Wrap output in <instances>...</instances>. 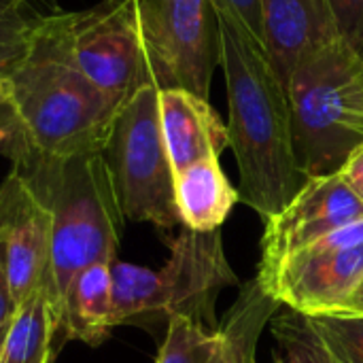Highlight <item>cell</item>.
<instances>
[{"mask_svg": "<svg viewBox=\"0 0 363 363\" xmlns=\"http://www.w3.org/2000/svg\"><path fill=\"white\" fill-rule=\"evenodd\" d=\"M338 363H363V315L330 313L308 317Z\"/></svg>", "mask_w": 363, "mask_h": 363, "instance_id": "cell-21", "label": "cell"}, {"mask_svg": "<svg viewBox=\"0 0 363 363\" xmlns=\"http://www.w3.org/2000/svg\"><path fill=\"white\" fill-rule=\"evenodd\" d=\"M334 19L338 40L359 60L363 55V0H325Z\"/></svg>", "mask_w": 363, "mask_h": 363, "instance_id": "cell-22", "label": "cell"}, {"mask_svg": "<svg viewBox=\"0 0 363 363\" xmlns=\"http://www.w3.org/2000/svg\"><path fill=\"white\" fill-rule=\"evenodd\" d=\"M264 45L283 83L311 51L338 40L325 0H262Z\"/></svg>", "mask_w": 363, "mask_h": 363, "instance_id": "cell-13", "label": "cell"}, {"mask_svg": "<svg viewBox=\"0 0 363 363\" xmlns=\"http://www.w3.org/2000/svg\"><path fill=\"white\" fill-rule=\"evenodd\" d=\"M215 9L228 11L234 19H238L251 36L264 45V17H262V0H211ZM266 47V45H264Z\"/></svg>", "mask_w": 363, "mask_h": 363, "instance_id": "cell-24", "label": "cell"}, {"mask_svg": "<svg viewBox=\"0 0 363 363\" xmlns=\"http://www.w3.org/2000/svg\"><path fill=\"white\" fill-rule=\"evenodd\" d=\"M363 283V219L285 259L262 285L279 304L306 317L340 311Z\"/></svg>", "mask_w": 363, "mask_h": 363, "instance_id": "cell-9", "label": "cell"}, {"mask_svg": "<svg viewBox=\"0 0 363 363\" xmlns=\"http://www.w3.org/2000/svg\"><path fill=\"white\" fill-rule=\"evenodd\" d=\"M51 215V281L62 311L74 277L117 259L123 211L104 153L45 155L32 145L13 162Z\"/></svg>", "mask_w": 363, "mask_h": 363, "instance_id": "cell-2", "label": "cell"}, {"mask_svg": "<svg viewBox=\"0 0 363 363\" xmlns=\"http://www.w3.org/2000/svg\"><path fill=\"white\" fill-rule=\"evenodd\" d=\"M143 38L160 89L208 98L219 66V28L211 0H140Z\"/></svg>", "mask_w": 363, "mask_h": 363, "instance_id": "cell-8", "label": "cell"}, {"mask_svg": "<svg viewBox=\"0 0 363 363\" xmlns=\"http://www.w3.org/2000/svg\"><path fill=\"white\" fill-rule=\"evenodd\" d=\"M4 100H9V83H6L4 77H0V104H2Z\"/></svg>", "mask_w": 363, "mask_h": 363, "instance_id": "cell-29", "label": "cell"}, {"mask_svg": "<svg viewBox=\"0 0 363 363\" xmlns=\"http://www.w3.org/2000/svg\"><path fill=\"white\" fill-rule=\"evenodd\" d=\"M359 219H363V202L342 172L308 179L296 198L266 221L255 281L264 285L285 259Z\"/></svg>", "mask_w": 363, "mask_h": 363, "instance_id": "cell-10", "label": "cell"}, {"mask_svg": "<svg viewBox=\"0 0 363 363\" xmlns=\"http://www.w3.org/2000/svg\"><path fill=\"white\" fill-rule=\"evenodd\" d=\"M30 57L70 66L121 102L155 83L143 38L140 0H102L83 11L38 15Z\"/></svg>", "mask_w": 363, "mask_h": 363, "instance_id": "cell-3", "label": "cell"}, {"mask_svg": "<svg viewBox=\"0 0 363 363\" xmlns=\"http://www.w3.org/2000/svg\"><path fill=\"white\" fill-rule=\"evenodd\" d=\"M113 328L111 264L100 262L81 270L70 283L62 304V338L100 347Z\"/></svg>", "mask_w": 363, "mask_h": 363, "instance_id": "cell-16", "label": "cell"}, {"mask_svg": "<svg viewBox=\"0 0 363 363\" xmlns=\"http://www.w3.org/2000/svg\"><path fill=\"white\" fill-rule=\"evenodd\" d=\"M270 332L277 342L274 363H338L311 319L302 313L287 311L277 315Z\"/></svg>", "mask_w": 363, "mask_h": 363, "instance_id": "cell-18", "label": "cell"}, {"mask_svg": "<svg viewBox=\"0 0 363 363\" xmlns=\"http://www.w3.org/2000/svg\"><path fill=\"white\" fill-rule=\"evenodd\" d=\"M340 172L363 202V143L351 153V157L347 160V164L342 166Z\"/></svg>", "mask_w": 363, "mask_h": 363, "instance_id": "cell-25", "label": "cell"}, {"mask_svg": "<svg viewBox=\"0 0 363 363\" xmlns=\"http://www.w3.org/2000/svg\"><path fill=\"white\" fill-rule=\"evenodd\" d=\"M21 0H0V77L9 79L32 49L36 17L23 13Z\"/></svg>", "mask_w": 363, "mask_h": 363, "instance_id": "cell-20", "label": "cell"}, {"mask_svg": "<svg viewBox=\"0 0 363 363\" xmlns=\"http://www.w3.org/2000/svg\"><path fill=\"white\" fill-rule=\"evenodd\" d=\"M236 202H240L238 189L221 170L219 160H202L174 174V204L185 230H221Z\"/></svg>", "mask_w": 363, "mask_h": 363, "instance_id": "cell-14", "label": "cell"}, {"mask_svg": "<svg viewBox=\"0 0 363 363\" xmlns=\"http://www.w3.org/2000/svg\"><path fill=\"white\" fill-rule=\"evenodd\" d=\"M355 100H357V108L363 113V72L357 81V89H355Z\"/></svg>", "mask_w": 363, "mask_h": 363, "instance_id": "cell-28", "label": "cell"}, {"mask_svg": "<svg viewBox=\"0 0 363 363\" xmlns=\"http://www.w3.org/2000/svg\"><path fill=\"white\" fill-rule=\"evenodd\" d=\"M6 83L30 145L45 155L104 153L125 104L74 68L40 57H28Z\"/></svg>", "mask_w": 363, "mask_h": 363, "instance_id": "cell-5", "label": "cell"}, {"mask_svg": "<svg viewBox=\"0 0 363 363\" xmlns=\"http://www.w3.org/2000/svg\"><path fill=\"white\" fill-rule=\"evenodd\" d=\"M0 264L17 306L51 281V215L11 170L0 185Z\"/></svg>", "mask_w": 363, "mask_h": 363, "instance_id": "cell-11", "label": "cell"}, {"mask_svg": "<svg viewBox=\"0 0 363 363\" xmlns=\"http://www.w3.org/2000/svg\"><path fill=\"white\" fill-rule=\"evenodd\" d=\"M21 2H28V0H21Z\"/></svg>", "mask_w": 363, "mask_h": 363, "instance_id": "cell-31", "label": "cell"}, {"mask_svg": "<svg viewBox=\"0 0 363 363\" xmlns=\"http://www.w3.org/2000/svg\"><path fill=\"white\" fill-rule=\"evenodd\" d=\"M28 147L30 140L17 111L9 100H4L0 104V155L15 162Z\"/></svg>", "mask_w": 363, "mask_h": 363, "instance_id": "cell-23", "label": "cell"}, {"mask_svg": "<svg viewBox=\"0 0 363 363\" xmlns=\"http://www.w3.org/2000/svg\"><path fill=\"white\" fill-rule=\"evenodd\" d=\"M11 323V321H9ZM9 323H4V325H0V353H2V345H4V340H6V332H9Z\"/></svg>", "mask_w": 363, "mask_h": 363, "instance_id": "cell-30", "label": "cell"}, {"mask_svg": "<svg viewBox=\"0 0 363 363\" xmlns=\"http://www.w3.org/2000/svg\"><path fill=\"white\" fill-rule=\"evenodd\" d=\"M219 347V330L174 315L168 319V332L155 363H208Z\"/></svg>", "mask_w": 363, "mask_h": 363, "instance_id": "cell-19", "label": "cell"}, {"mask_svg": "<svg viewBox=\"0 0 363 363\" xmlns=\"http://www.w3.org/2000/svg\"><path fill=\"white\" fill-rule=\"evenodd\" d=\"M17 311V302L11 294V285H9V279L4 274V268L0 264V325L9 323L13 319Z\"/></svg>", "mask_w": 363, "mask_h": 363, "instance_id": "cell-26", "label": "cell"}, {"mask_svg": "<svg viewBox=\"0 0 363 363\" xmlns=\"http://www.w3.org/2000/svg\"><path fill=\"white\" fill-rule=\"evenodd\" d=\"M104 157L125 219L170 232L181 225L174 204V170L160 125V87L143 85L121 106Z\"/></svg>", "mask_w": 363, "mask_h": 363, "instance_id": "cell-7", "label": "cell"}, {"mask_svg": "<svg viewBox=\"0 0 363 363\" xmlns=\"http://www.w3.org/2000/svg\"><path fill=\"white\" fill-rule=\"evenodd\" d=\"M362 64H363V55H362Z\"/></svg>", "mask_w": 363, "mask_h": 363, "instance_id": "cell-32", "label": "cell"}, {"mask_svg": "<svg viewBox=\"0 0 363 363\" xmlns=\"http://www.w3.org/2000/svg\"><path fill=\"white\" fill-rule=\"evenodd\" d=\"M238 285L223 251L221 230L181 234L160 270L115 259L111 264L113 323L121 325L145 315L189 317L217 330L215 304L225 287Z\"/></svg>", "mask_w": 363, "mask_h": 363, "instance_id": "cell-6", "label": "cell"}, {"mask_svg": "<svg viewBox=\"0 0 363 363\" xmlns=\"http://www.w3.org/2000/svg\"><path fill=\"white\" fill-rule=\"evenodd\" d=\"M160 125L174 174L202 160H219L230 147L228 125L202 98L183 87L160 89Z\"/></svg>", "mask_w": 363, "mask_h": 363, "instance_id": "cell-12", "label": "cell"}, {"mask_svg": "<svg viewBox=\"0 0 363 363\" xmlns=\"http://www.w3.org/2000/svg\"><path fill=\"white\" fill-rule=\"evenodd\" d=\"M336 313H357V315H363V283L359 285V289L353 294V298Z\"/></svg>", "mask_w": 363, "mask_h": 363, "instance_id": "cell-27", "label": "cell"}, {"mask_svg": "<svg viewBox=\"0 0 363 363\" xmlns=\"http://www.w3.org/2000/svg\"><path fill=\"white\" fill-rule=\"evenodd\" d=\"M362 72V60L340 40L306 53L291 70L285 87L296 157L306 179L340 172L363 143L355 100Z\"/></svg>", "mask_w": 363, "mask_h": 363, "instance_id": "cell-4", "label": "cell"}, {"mask_svg": "<svg viewBox=\"0 0 363 363\" xmlns=\"http://www.w3.org/2000/svg\"><path fill=\"white\" fill-rule=\"evenodd\" d=\"M62 336V311L53 283H45L23 300L6 332L0 363H53Z\"/></svg>", "mask_w": 363, "mask_h": 363, "instance_id": "cell-15", "label": "cell"}, {"mask_svg": "<svg viewBox=\"0 0 363 363\" xmlns=\"http://www.w3.org/2000/svg\"><path fill=\"white\" fill-rule=\"evenodd\" d=\"M279 302L253 279L230 308L219 330V347L208 363H255V351Z\"/></svg>", "mask_w": 363, "mask_h": 363, "instance_id": "cell-17", "label": "cell"}, {"mask_svg": "<svg viewBox=\"0 0 363 363\" xmlns=\"http://www.w3.org/2000/svg\"><path fill=\"white\" fill-rule=\"evenodd\" d=\"M219 66L230 104L228 138L238 166V198L266 221L308 181L296 157L287 87L270 55L228 11L215 9Z\"/></svg>", "mask_w": 363, "mask_h": 363, "instance_id": "cell-1", "label": "cell"}]
</instances>
